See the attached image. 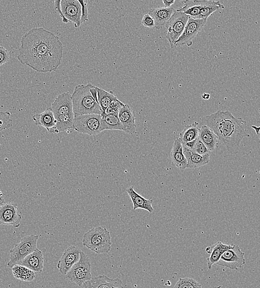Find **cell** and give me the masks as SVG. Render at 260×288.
<instances>
[{"label": "cell", "instance_id": "603a6c76", "mask_svg": "<svg viewBox=\"0 0 260 288\" xmlns=\"http://www.w3.org/2000/svg\"><path fill=\"white\" fill-rule=\"evenodd\" d=\"M33 120L37 126L44 127L48 132L55 127L56 123L51 108H47L42 113L35 114Z\"/></svg>", "mask_w": 260, "mask_h": 288}, {"label": "cell", "instance_id": "836d02e7", "mask_svg": "<svg viewBox=\"0 0 260 288\" xmlns=\"http://www.w3.org/2000/svg\"><path fill=\"white\" fill-rule=\"evenodd\" d=\"M11 116L9 111H0V132L13 126V121L11 120Z\"/></svg>", "mask_w": 260, "mask_h": 288}, {"label": "cell", "instance_id": "1f68e13d", "mask_svg": "<svg viewBox=\"0 0 260 288\" xmlns=\"http://www.w3.org/2000/svg\"><path fill=\"white\" fill-rule=\"evenodd\" d=\"M125 104L117 99L114 100L105 110L101 112V116L113 115L118 116L120 109Z\"/></svg>", "mask_w": 260, "mask_h": 288}, {"label": "cell", "instance_id": "6da1fadb", "mask_svg": "<svg viewBox=\"0 0 260 288\" xmlns=\"http://www.w3.org/2000/svg\"><path fill=\"white\" fill-rule=\"evenodd\" d=\"M63 51L59 37L44 28H34L22 37L17 59L35 71L55 72L62 64Z\"/></svg>", "mask_w": 260, "mask_h": 288}, {"label": "cell", "instance_id": "f35d334b", "mask_svg": "<svg viewBox=\"0 0 260 288\" xmlns=\"http://www.w3.org/2000/svg\"><path fill=\"white\" fill-rule=\"evenodd\" d=\"M163 3L164 5V8H171V6L174 5L175 3V0H163Z\"/></svg>", "mask_w": 260, "mask_h": 288}, {"label": "cell", "instance_id": "83f0119b", "mask_svg": "<svg viewBox=\"0 0 260 288\" xmlns=\"http://www.w3.org/2000/svg\"><path fill=\"white\" fill-rule=\"evenodd\" d=\"M224 6L219 2L202 1L201 10L199 20H206L214 12L224 9Z\"/></svg>", "mask_w": 260, "mask_h": 288}, {"label": "cell", "instance_id": "277c9868", "mask_svg": "<svg viewBox=\"0 0 260 288\" xmlns=\"http://www.w3.org/2000/svg\"><path fill=\"white\" fill-rule=\"evenodd\" d=\"M110 232L102 227H94L86 233L82 238V245L97 254L110 251L112 242Z\"/></svg>", "mask_w": 260, "mask_h": 288}, {"label": "cell", "instance_id": "8fae6325", "mask_svg": "<svg viewBox=\"0 0 260 288\" xmlns=\"http://www.w3.org/2000/svg\"><path fill=\"white\" fill-rule=\"evenodd\" d=\"M206 20H194L189 17L185 30L180 39L174 44V48L183 46H191L193 40L204 28L207 23Z\"/></svg>", "mask_w": 260, "mask_h": 288}, {"label": "cell", "instance_id": "e575fe53", "mask_svg": "<svg viewBox=\"0 0 260 288\" xmlns=\"http://www.w3.org/2000/svg\"><path fill=\"white\" fill-rule=\"evenodd\" d=\"M192 150L200 155H206L211 154L210 150H209L205 144L199 139L194 142Z\"/></svg>", "mask_w": 260, "mask_h": 288}, {"label": "cell", "instance_id": "8d00e7d4", "mask_svg": "<svg viewBox=\"0 0 260 288\" xmlns=\"http://www.w3.org/2000/svg\"><path fill=\"white\" fill-rule=\"evenodd\" d=\"M141 23L143 26L146 27L150 28L155 27V22L154 19L149 14L144 15L142 18Z\"/></svg>", "mask_w": 260, "mask_h": 288}, {"label": "cell", "instance_id": "74e56055", "mask_svg": "<svg viewBox=\"0 0 260 288\" xmlns=\"http://www.w3.org/2000/svg\"><path fill=\"white\" fill-rule=\"evenodd\" d=\"M82 7V15L81 23H83L88 21V2L84 0H79Z\"/></svg>", "mask_w": 260, "mask_h": 288}, {"label": "cell", "instance_id": "ac0fdd59", "mask_svg": "<svg viewBox=\"0 0 260 288\" xmlns=\"http://www.w3.org/2000/svg\"><path fill=\"white\" fill-rule=\"evenodd\" d=\"M233 245H226L221 242H218L212 246L208 247L206 249V252L211 255L207 258L208 268L211 269L214 265L217 264V263L220 260L221 256L227 249L232 248Z\"/></svg>", "mask_w": 260, "mask_h": 288}, {"label": "cell", "instance_id": "d6a6232c", "mask_svg": "<svg viewBox=\"0 0 260 288\" xmlns=\"http://www.w3.org/2000/svg\"><path fill=\"white\" fill-rule=\"evenodd\" d=\"M174 288H202V286L194 279L183 278L177 281Z\"/></svg>", "mask_w": 260, "mask_h": 288}, {"label": "cell", "instance_id": "5bb4252c", "mask_svg": "<svg viewBox=\"0 0 260 288\" xmlns=\"http://www.w3.org/2000/svg\"><path fill=\"white\" fill-rule=\"evenodd\" d=\"M51 109L55 118L65 114L74 116L71 94L69 93L60 94L52 103Z\"/></svg>", "mask_w": 260, "mask_h": 288}, {"label": "cell", "instance_id": "ffe728a7", "mask_svg": "<svg viewBox=\"0 0 260 288\" xmlns=\"http://www.w3.org/2000/svg\"><path fill=\"white\" fill-rule=\"evenodd\" d=\"M170 157L174 166L181 170H185L187 168V160L184 155L182 143L179 138L174 143Z\"/></svg>", "mask_w": 260, "mask_h": 288}, {"label": "cell", "instance_id": "52a82bcc", "mask_svg": "<svg viewBox=\"0 0 260 288\" xmlns=\"http://www.w3.org/2000/svg\"><path fill=\"white\" fill-rule=\"evenodd\" d=\"M66 278L79 286L92 279L91 260L87 254L81 252L80 260L70 269Z\"/></svg>", "mask_w": 260, "mask_h": 288}, {"label": "cell", "instance_id": "d6986e66", "mask_svg": "<svg viewBox=\"0 0 260 288\" xmlns=\"http://www.w3.org/2000/svg\"><path fill=\"white\" fill-rule=\"evenodd\" d=\"M183 153L187 160V168H196L208 164L211 154L200 155L193 150L183 147Z\"/></svg>", "mask_w": 260, "mask_h": 288}, {"label": "cell", "instance_id": "4fadbf2b", "mask_svg": "<svg viewBox=\"0 0 260 288\" xmlns=\"http://www.w3.org/2000/svg\"><path fill=\"white\" fill-rule=\"evenodd\" d=\"M81 250L74 246H69L65 250L57 264L60 273L66 275L73 266L79 261Z\"/></svg>", "mask_w": 260, "mask_h": 288}, {"label": "cell", "instance_id": "4dcf8cb0", "mask_svg": "<svg viewBox=\"0 0 260 288\" xmlns=\"http://www.w3.org/2000/svg\"><path fill=\"white\" fill-rule=\"evenodd\" d=\"M98 92V104L101 110V114L105 110L111 102L117 98L113 95L112 92H106V91L97 87Z\"/></svg>", "mask_w": 260, "mask_h": 288}, {"label": "cell", "instance_id": "e0dca14e", "mask_svg": "<svg viewBox=\"0 0 260 288\" xmlns=\"http://www.w3.org/2000/svg\"><path fill=\"white\" fill-rule=\"evenodd\" d=\"M176 10L172 7L151 9L149 11V14L154 19L155 28L161 30L165 26Z\"/></svg>", "mask_w": 260, "mask_h": 288}, {"label": "cell", "instance_id": "9a60e30c", "mask_svg": "<svg viewBox=\"0 0 260 288\" xmlns=\"http://www.w3.org/2000/svg\"><path fill=\"white\" fill-rule=\"evenodd\" d=\"M118 117L125 133L130 135L136 133L135 113L129 105L124 104L119 111Z\"/></svg>", "mask_w": 260, "mask_h": 288}, {"label": "cell", "instance_id": "d4e9b609", "mask_svg": "<svg viewBox=\"0 0 260 288\" xmlns=\"http://www.w3.org/2000/svg\"><path fill=\"white\" fill-rule=\"evenodd\" d=\"M198 123L194 122L187 125L179 135V139L182 145L194 142L199 139L200 129L198 128Z\"/></svg>", "mask_w": 260, "mask_h": 288}, {"label": "cell", "instance_id": "4316f807", "mask_svg": "<svg viewBox=\"0 0 260 288\" xmlns=\"http://www.w3.org/2000/svg\"><path fill=\"white\" fill-rule=\"evenodd\" d=\"M74 117V115L69 114L62 115L55 117L56 125L53 129L50 130L49 133L58 134L62 132V131L73 129Z\"/></svg>", "mask_w": 260, "mask_h": 288}, {"label": "cell", "instance_id": "ee69618b", "mask_svg": "<svg viewBox=\"0 0 260 288\" xmlns=\"http://www.w3.org/2000/svg\"><path fill=\"white\" fill-rule=\"evenodd\" d=\"M0 225H1V223H0Z\"/></svg>", "mask_w": 260, "mask_h": 288}, {"label": "cell", "instance_id": "2e32d148", "mask_svg": "<svg viewBox=\"0 0 260 288\" xmlns=\"http://www.w3.org/2000/svg\"><path fill=\"white\" fill-rule=\"evenodd\" d=\"M17 265L26 267L36 273H41L44 266V256L42 252L37 249L23 259Z\"/></svg>", "mask_w": 260, "mask_h": 288}, {"label": "cell", "instance_id": "ab89813d", "mask_svg": "<svg viewBox=\"0 0 260 288\" xmlns=\"http://www.w3.org/2000/svg\"><path fill=\"white\" fill-rule=\"evenodd\" d=\"M211 97V95H209V94L208 93H204L203 94L202 96H201V98L203 99H205V100H208L209 99H210Z\"/></svg>", "mask_w": 260, "mask_h": 288}, {"label": "cell", "instance_id": "30bf717a", "mask_svg": "<svg viewBox=\"0 0 260 288\" xmlns=\"http://www.w3.org/2000/svg\"><path fill=\"white\" fill-rule=\"evenodd\" d=\"M244 255L239 246L233 245L222 254L216 265L238 271L245 264Z\"/></svg>", "mask_w": 260, "mask_h": 288}, {"label": "cell", "instance_id": "7402d4cb", "mask_svg": "<svg viewBox=\"0 0 260 288\" xmlns=\"http://www.w3.org/2000/svg\"><path fill=\"white\" fill-rule=\"evenodd\" d=\"M127 193H128L131 201L134 205V210L143 209L148 211L149 213H152L154 211L152 203H153L152 199H146L141 195H139L134 189V187H130L126 189Z\"/></svg>", "mask_w": 260, "mask_h": 288}, {"label": "cell", "instance_id": "9c48e42d", "mask_svg": "<svg viewBox=\"0 0 260 288\" xmlns=\"http://www.w3.org/2000/svg\"><path fill=\"white\" fill-rule=\"evenodd\" d=\"M101 115H83L74 117L73 129L80 133L96 135L101 132Z\"/></svg>", "mask_w": 260, "mask_h": 288}, {"label": "cell", "instance_id": "44dd1931", "mask_svg": "<svg viewBox=\"0 0 260 288\" xmlns=\"http://www.w3.org/2000/svg\"><path fill=\"white\" fill-rule=\"evenodd\" d=\"M199 139L205 144L206 147L213 152L218 146V137L206 125H201L199 131Z\"/></svg>", "mask_w": 260, "mask_h": 288}, {"label": "cell", "instance_id": "d590c367", "mask_svg": "<svg viewBox=\"0 0 260 288\" xmlns=\"http://www.w3.org/2000/svg\"><path fill=\"white\" fill-rule=\"evenodd\" d=\"M10 60L9 52L5 47L0 46V67Z\"/></svg>", "mask_w": 260, "mask_h": 288}, {"label": "cell", "instance_id": "3957f363", "mask_svg": "<svg viewBox=\"0 0 260 288\" xmlns=\"http://www.w3.org/2000/svg\"><path fill=\"white\" fill-rule=\"evenodd\" d=\"M91 83L79 84L75 87L72 95L74 117L88 114L101 115L99 104L93 98Z\"/></svg>", "mask_w": 260, "mask_h": 288}, {"label": "cell", "instance_id": "f1b7e54d", "mask_svg": "<svg viewBox=\"0 0 260 288\" xmlns=\"http://www.w3.org/2000/svg\"><path fill=\"white\" fill-rule=\"evenodd\" d=\"M105 130H123V128L118 116L108 115L101 116V132Z\"/></svg>", "mask_w": 260, "mask_h": 288}, {"label": "cell", "instance_id": "7bdbcfd3", "mask_svg": "<svg viewBox=\"0 0 260 288\" xmlns=\"http://www.w3.org/2000/svg\"><path fill=\"white\" fill-rule=\"evenodd\" d=\"M4 198L3 196V193L1 190H0V205L4 204Z\"/></svg>", "mask_w": 260, "mask_h": 288}, {"label": "cell", "instance_id": "7a4b0ae2", "mask_svg": "<svg viewBox=\"0 0 260 288\" xmlns=\"http://www.w3.org/2000/svg\"><path fill=\"white\" fill-rule=\"evenodd\" d=\"M201 124L210 128L232 154H237L241 142L250 136L246 132L247 122L242 118L235 117L230 111L218 110L202 117Z\"/></svg>", "mask_w": 260, "mask_h": 288}, {"label": "cell", "instance_id": "60d3db41", "mask_svg": "<svg viewBox=\"0 0 260 288\" xmlns=\"http://www.w3.org/2000/svg\"><path fill=\"white\" fill-rule=\"evenodd\" d=\"M84 288H93L90 281H86V282L83 284Z\"/></svg>", "mask_w": 260, "mask_h": 288}, {"label": "cell", "instance_id": "b9f144b4", "mask_svg": "<svg viewBox=\"0 0 260 288\" xmlns=\"http://www.w3.org/2000/svg\"><path fill=\"white\" fill-rule=\"evenodd\" d=\"M251 128L255 131V132L257 135H259L260 133V126L259 127L252 126Z\"/></svg>", "mask_w": 260, "mask_h": 288}, {"label": "cell", "instance_id": "484cf974", "mask_svg": "<svg viewBox=\"0 0 260 288\" xmlns=\"http://www.w3.org/2000/svg\"><path fill=\"white\" fill-rule=\"evenodd\" d=\"M182 8L177 10L194 20H199L201 10L202 1H185Z\"/></svg>", "mask_w": 260, "mask_h": 288}, {"label": "cell", "instance_id": "ba28073f", "mask_svg": "<svg viewBox=\"0 0 260 288\" xmlns=\"http://www.w3.org/2000/svg\"><path fill=\"white\" fill-rule=\"evenodd\" d=\"M189 16L177 10L165 25L167 29L166 39L171 48H174L175 43L180 39L185 30Z\"/></svg>", "mask_w": 260, "mask_h": 288}, {"label": "cell", "instance_id": "f546056e", "mask_svg": "<svg viewBox=\"0 0 260 288\" xmlns=\"http://www.w3.org/2000/svg\"><path fill=\"white\" fill-rule=\"evenodd\" d=\"M12 271L16 279L23 281H32L36 278V273L21 265L14 266Z\"/></svg>", "mask_w": 260, "mask_h": 288}, {"label": "cell", "instance_id": "7c38bea8", "mask_svg": "<svg viewBox=\"0 0 260 288\" xmlns=\"http://www.w3.org/2000/svg\"><path fill=\"white\" fill-rule=\"evenodd\" d=\"M17 205L4 203L0 205V223L14 227H20L22 215L17 211Z\"/></svg>", "mask_w": 260, "mask_h": 288}, {"label": "cell", "instance_id": "5b68a950", "mask_svg": "<svg viewBox=\"0 0 260 288\" xmlns=\"http://www.w3.org/2000/svg\"><path fill=\"white\" fill-rule=\"evenodd\" d=\"M54 3L55 10L63 22H72L75 28L80 26L82 7L79 0H56Z\"/></svg>", "mask_w": 260, "mask_h": 288}, {"label": "cell", "instance_id": "cb8c5ba5", "mask_svg": "<svg viewBox=\"0 0 260 288\" xmlns=\"http://www.w3.org/2000/svg\"><path fill=\"white\" fill-rule=\"evenodd\" d=\"M93 288H124L122 281L119 279H111L101 275L90 280Z\"/></svg>", "mask_w": 260, "mask_h": 288}, {"label": "cell", "instance_id": "8992f818", "mask_svg": "<svg viewBox=\"0 0 260 288\" xmlns=\"http://www.w3.org/2000/svg\"><path fill=\"white\" fill-rule=\"evenodd\" d=\"M39 235H30L22 238L20 243L16 244L10 251V261L8 266L12 268L18 265L27 255L33 253L37 249Z\"/></svg>", "mask_w": 260, "mask_h": 288}]
</instances>
